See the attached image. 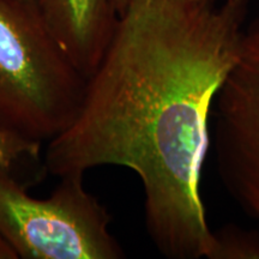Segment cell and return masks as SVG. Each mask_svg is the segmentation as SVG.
I'll list each match as a JSON object with an SVG mask.
<instances>
[{
	"instance_id": "obj_1",
	"label": "cell",
	"mask_w": 259,
	"mask_h": 259,
	"mask_svg": "<svg viewBox=\"0 0 259 259\" xmlns=\"http://www.w3.org/2000/svg\"><path fill=\"white\" fill-rule=\"evenodd\" d=\"M248 10L250 0H128L76 118L47 143L53 176L101 166L137 174L145 229L166 258L211 250L202 194L209 121L240 58Z\"/></svg>"
},
{
	"instance_id": "obj_2",
	"label": "cell",
	"mask_w": 259,
	"mask_h": 259,
	"mask_svg": "<svg viewBox=\"0 0 259 259\" xmlns=\"http://www.w3.org/2000/svg\"><path fill=\"white\" fill-rule=\"evenodd\" d=\"M85 85L37 9L0 0V131L48 143L74 120Z\"/></svg>"
},
{
	"instance_id": "obj_3",
	"label": "cell",
	"mask_w": 259,
	"mask_h": 259,
	"mask_svg": "<svg viewBox=\"0 0 259 259\" xmlns=\"http://www.w3.org/2000/svg\"><path fill=\"white\" fill-rule=\"evenodd\" d=\"M83 177L60 178L48 198H34L23 181L0 169V234L22 259H120L112 218L84 187Z\"/></svg>"
},
{
	"instance_id": "obj_4",
	"label": "cell",
	"mask_w": 259,
	"mask_h": 259,
	"mask_svg": "<svg viewBox=\"0 0 259 259\" xmlns=\"http://www.w3.org/2000/svg\"><path fill=\"white\" fill-rule=\"evenodd\" d=\"M213 150L223 187L259 225V17L213 105Z\"/></svg>"
},
{
	"instance_id": "obj_5",
	"label": "cell",
	"mask_w": 259,
	"mask_h": 259,
	"mask_svg": "<svg viewBox=\"0 0 259 259\" xmlns=\"http://www.w3.org/2000/svg\"><path fill=\"white\" fill-rule=\"evenodd\" d=\"M37 10L70 63L88 79L118 21L112 0H37Z\"/></svg>"
},
{
	"instance_id": "obj_6",
	"label": "cell",
	"mask_w": 259,
	"mask_h": 259,
	"mask_svg": "<svg viewBox=\"0 0 259 259\" xmlns=\"http://www.w3.org/2000/svg\"><path fill=\"white\" fill-rule=\"evenodd\" d=\"M41 143L27 141L17 136L0 131V169L8 171L22 180L21 174H24L25 167L46 173L44 162H41ZM24 183V181H23Z\"/></svg>"
},
{
	"instance_id": "obj_7",
	"label": "cell",
	"mask_w": 259,
	"mask_h": 259,
	"mask_svg": "<svg viewBox=\"0 0 259 259\" xmlns=\"http://www.w3.org/2000/svg\"><path fill=\"white\" fill-rule=\"evenodd\" d=\"M208 259H259V233L233 225L212 231Z\"/></svg>"
},
{
	"instance_id": "obj_8",
	"label": "cell",
	"mask_w": 259,
	"mask_h": 259,
	"mask_svg": "<svg viewBox=\"0 0 259 259\" xmlns=\"http://www.w3.org/2000/svg\"><path fill=\"white\" fill-rule=\"evenodd\" d=\"M0 259H18V255L12 246L2 234H0Z\"/></svg>"
},
{
	"instance_id": "obj_9",
	"label": "cell",
	"mask_w": 259,
	"mask_h": 259,
	"mask_svg": "<svg viewBox=\"0 0 259 259\" xmlns=\"http://www.w3.org/2000/svg\"><path fill=\"white\" fill-rule=\"evenodd\" d=\"M127 2L128 0H112V3H113V5H114L115 11H116V14H118V16L120 15L122 11H124L126 5H127Z\"/></svg>"
},
{
	"instance_id": "obj_10",
	"label": "cell",
	"mask_w": 259,
	"mask_h": 259,
	"mask_svg": "<svg viewBox=\"0 0 259 259\" xmlns=\"http://www.w3.org/2000/svg\"><path fill=\"white\" fill-rule=\"evenodd\" d=\"M19 2L24 3V4L31 6V8L37 9V0H19ZM37 11H38V10H37Z\"/></svg>"
}]
</instances>
